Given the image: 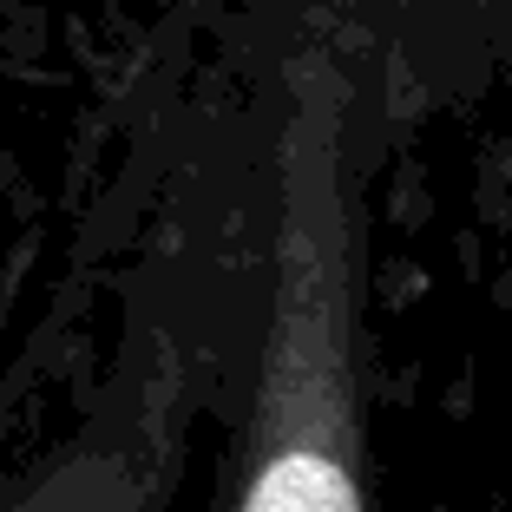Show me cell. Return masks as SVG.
<instances>
[{
	"instance_id": "obj_1",
	"label": "cell",
	"mask_w": 512,
	"mask_h": 512,
	"mask_svg": "<svg viewBox=\"0 0 512 512\" xmlns=\"http://www.w3.org/2000/svg\"><path fill=\"white\" fill-rule=\"evenodd\" d=\"M243 512H362V506H355V486H348V473L335 460H322V453H283L256 480Z\"/></svg>"
}]
</instances>
